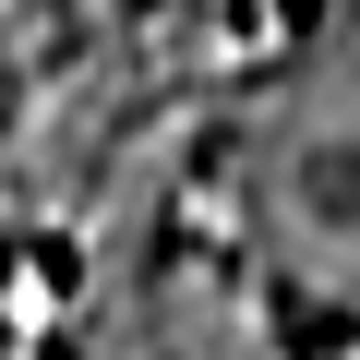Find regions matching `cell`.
I'll return each mask as SVG.
<instances>
[{
	"instance_id": "cell-1",
	"label": "cell",
	"mask_w": 360,
	"mask_h": 360,
	"mask_svg": "<svg viewBox=\"0 0 360 360\" xmlns=\"http://www.w3.org/2000/svg\"><path fill=\"white\" fill-rule=\"evenodd\" d=\"M252 229L288 276H360V72H312L252 120Z\"/></svg>"
}]
</instances>
